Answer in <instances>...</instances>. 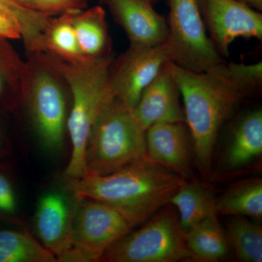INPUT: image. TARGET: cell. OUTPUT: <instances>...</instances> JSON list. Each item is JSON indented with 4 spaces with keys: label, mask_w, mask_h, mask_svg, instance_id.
Returning <instances> with one entry per match:
<instances>
[{
    "label": "cell",
    "mask_w": 262,
    "mask_h": 262,
    "mask_svg": "<svg viewBox=\"0 0 262 262\" xmlns=\"http://www.w3.org/2000/svg\"><path fill=\"white\" fill-rule=\"evenodd\" d=\"M168 5L166 42L171 61L198 72L223 62L207 34L199 0H168Z\"/></svg>",
    "instance_id": "cell-7"
},
{
    "label": "cell",
    "mask_w": 262,
    "mask_h": 262,
    "mask_svg": "<svg viewBox=\"0 0 262 262\" xmlns=\"http://www.w3.org/2000/svg\"><path fill=\"white\" fill-rule=\"evenodd\" d=\"M242 1H244V2H245V3H248V0H242ZM248 5H249V4H248Z\"/></svg>",
    "instance_id": "cell-32"
},
{
    "label": "cell",
    "mask_w": 262,
    "mask_h": 262,
    "mask_svg": "<svg viewBox=\"0 0 262 262\" xmlns=\"http://www.w3.org/2000/svg\"><path fill=\"white\" fill-rule=\"evenodd\" d=\"M210 38L222 57L238 38L262 39V14L242 0H199Z\"/></svg>",
    "instance_id": "cell-10"
},
{
    "label": "cell",
    "mask_w": 262,
    "mask_h": 262,
    "mask_svg": "<svg viewBox=\"0 0 262 262\" xmlns=\"http://www.w3.org/2000/svg\"><path fill=\"white\" fill-rule=\"evenodd\" d=\"M0 5L16 15L22 26V38L29 51L35 49L39 44L41 34L51 15L30 9L16 0H0Z\"/></svg>",
    "instance_id": "cell-23"
},
{
    "label": "cell",
    "mask_w": 262,
    "mask_h": 262,
    "mask_svg": "<svg viewBox=\"0 0 262 262\" xmlns=\"http://www.w3.org/2000/svg\"><path fill=\"white\" fill-rule=\"evenodd\" d=\"M262 154V110L256 108L237 120L231 133L225 155V165L237 170Z\"/></svg>",
    "instance_id": "cell-15"
},
{
    "label": "cell",
    "mask_w": 262,
    "mask_h": 262,
    "mask_svg": "<svg viewBox=\"0 0 262 262\" xmlns=\"http://www.w3.org/2000/svg\"><path fill=\"white\" fill-rule=\"evenodd\" d=\"M12 153L11 144L8 138L0 129V160H3L9 157Z\"/></svg>",
    "instance_id": "cell-28"
},
{
    "label": "cell",
    "mask_w": 262,
    "mask_h": 262,
    "mask_svg": "<svg viewBox=\"0 0 262 262\" xmlns=\"http://www.w3.org/2000/svg\"><path fill=\"white\" fill-rule=\"evenodd\" d=\"M219 214L262 219V179H250L234 184L216 199Z\"/></svg>",
    "instance_id": "cell-20"
},
{
    "label": "cell",
    "mask_w": 262,
    "mask_h": 262,
    "mask_svg": "<svg viewBox=\"0 0 262 262\" xmlns=\"http://www.w3.org/2000/svg\"><path fill=\"white\" fill-rule=\"evenodd\" d=\"M135 232L119 239L100 259L104 262H177L193 259L178 213L171 204Z\"/></svg>",
    "instance_id": "cell-5"
},
{
    "label": "cell",
    "mask_w": 262,
    "mask_h": 262,
    "mask_svg": "<svg viewBox=\"0 0 262 262\" xmlns=\"http://www.w3.org/2000/svg\"><path fill=\"white\" fill-rule=\"evenodd\" d=\"M22 26L16 15L0 5V39L22 38Z\"/></svg>",
    "instance_id": "cell-26"
},
{
    "label": "cell",
    "mask_w": 262,
    "mask_h": 262,
    "mask_svg": "<svg viewBox=\"0 0 262 262\" xmlns=\"http://www.w3.org/2000/svg\"><path fill=\"white\" fill-rule=\"evenodd\" d=\"M168 61L171 56L166 41L151 47L130 46L110 64V80L116 98L135 107L146 86Z\"/></svg>",
    "instance_id": "cell-9"
},
{
    "label": "cell",
    "mask_w": 262,
    "mask_h": 262,
    "mask_svg": "<svg viewBox=\"0 0 262 262\" xmlns=\"http://www.w3.org/2000/svg\"><path fill=\"white\" fill-rule=\"evenodd\" d=\"M185 180L146 157L113 173L85 174L67 181L66 184L75 198L94 200L111 206L134 228L170 204Z\"/></svg>",
    "instance_id": "cell-2"
},
{
    "label": "cell",
    "mask_w": 262,
    "mask_h": 262,
    "mask_svg": "<svg viewBox=\"0 0 262 262\" xmlns=\"http://www.w3.org/2000/svg\"><path fill=\"white\" fill-rule=\"evenodd\" d=\"M191 146L185 122H160L146 130L147 158L185 179L192 172Z\"/></svg>",
    "instance_id": "cell-14"
},
{
    "label": "cell",
    "mask_w": 262,
    "mask_h": 262,
    "mask_svg": "<svg viewBox=\"0 0 262 262\" xmlns=\"http://www.w3.org/2000/svg\"><path fill=\"white\" fill-rule=\"evenodd\" d=\"M76 198L72 222V244L90 261H100L103 253L132 230L122 213L105 203Z\"/></svg>",
    "instance_id": "cell-8"
},
{
    "label": "cell",
    "mask_w": 262,
    "mask_h": 262,
    "mask_svg": "<svg viewBox=\"0 0 262 262\" xmlns=\"http://www.w3.org/2000/svg\"><path fill=\"white\" fill-rule=\"evenodd\" d=\"M20 103L18 96L0 70V107L5 110H14Z\"/></svg>",
    "instance_id": "cell-27"
},
{
    "label": "cell",
    "mask_w": 262,
    "mask_h": 262,
    "mask_svg": "<svg viewBox=\"0 0 262 262\" xmlns=\"http://www.w3.org/2000/svg\"><path fill=\"white\" fill-rule=\"evenodd\" d=\"M16 1L20 3V5H24V6L27 7V8H30V9H33L31 0H16Z\"/></svg>",
    "instance_id": "cell-30"
},
{
    "label": "cell",
    "mask_w": 262,
    "mask_h": 262,
    "mask_svg": "<svg viewBox=\"0 0 262 262\" xmlns=\"http://www.w3.org/2000/svg\"><path fill=\"white\" fill-rule=\"evenodd\" d=\"M226 235L239 261H262V227L247 217L233 215L227 220Z\"/></svg>",
    "instance_id": "cell-22"
},
{
    "label": "cell",
    "mask_w": 262,
    "mask_h": 262,
    "mask_svg": "<svg viewBox=\"0 0 262 262\" xmlns=\"http://www.w3.org/2000/svg\"><path fill=\"white\" fill-rule=\"evenodd\" d=\"M134 47H151L166 41L167 20L148 0H101Z\"/></svg>",
    "instance_id": "cell-12"
},
{
    "label": "cell",
    "mask_w": 262,
    "mask_h": 262,
    "mask_svg": "<svg viewBox=\"0 0 262 262\" xmlns=\"http://www.w3.org/2000/svg\"><path fill=\"white\" fill-rule=\"evenodd\" d=\"M148 1L150 2V3H151V4L155 5V3H156L157 2L159 1V0H148Z\"/></svg>",
    "instance_id": "cell-31"
},
{
    "label": "cell",
    "mask_w": 262,
    "mask_h": 262,
    "mask_svg": "<svg viewBox=\"0 0 262 262\" xmlns=\"http://www.w3.org/2000/svg\"><path fill=\"white\" fill-rule=\"evenodd\" d=\"M146 157V130L133 108L115 98L91 130L86 147V174L106 175Z\"/></svg>",
    "instance_id": "cell-4"
},
{
    "label": "cell",
    "mask_w": 262,
    "mask_h": 262,
    "mask_svg": "<svg viewBox=\"0 0 262 262\" xmlns=\"http://www.w3.org/2000/svg\"><path fill=\"white\" fill-rule=\"evenodd\" d=\"M180 96L172 61L167 62L133 108L136 120L145 130L160 122H185Z\"/></svg>",
    "instance_id": "cell-11"
},
{
    "label": "cell",
    "mask_w": 262,
    "mask_h": 262,
    "mask_svg": "<svg viewBox=\"0 0 262 262\" xmlns=\"http://www.w3.org/2000/svg\"><path fill=\"white\" fill-rule=\"evenodd\" d=\"M172 70L184 101L196 166L206 177L222 125L239 103L261 89L262 63L224 61L198 72L172 62Z\"/></svg>",
    "instance_id": "cell-1"
},
{
    "label": "cell",
    "mask_w": 262,
    "mask_h": 262,
    "mask_svg": "<svg viewBox=\"0 0 262 262\" xmlns=\"http://www.w3.org/2000/svg\"><path fill=\"white\" fill-rule=\"evenodd\" d=\"M18 213V198L13 176L8 165L0 162V220L19 223Z\"/></svg>",
    "instance_id": "cell-24"
},
{
    "label": "cell",
    "mask_w": 262,
    "mask_h": 262,
    "mask_svg": "<svg viewBox=\"0 0 262 262\" xmlns=\"http://www.w3.org/2000/svg\"><path fill=\"white\" fill-rule=\"evenodd\" d=\"M72 22L82 53L89 58L111 56L106 12L101 6L72 12Z\"/></svg>",
    "instance_id": "cell-16"
},
{
    "label": "cell",
    "mask_w": 262,
    "mask_h": 262,
    "mask_svg": "<svg viewBox=\"0 0 262 262\" xmlns=\"http://www.w3.org/2000/svg\"><path fill=\"white\" fill-rule=\"evenodd\" d=\"M248 4L258 11L262 10V0H248Z\"/></svg>",
    "instance_id": "cell-29"
},
{
    "label": "cell",
    "mask_w": 262,
    "mask_h": 262,
    "mask_svg": "<svg viewBox=\"0 0 262 262\" xmlns=\"http://www.w3.org/2000/svg\"><path fill=\"white\" fill-rule=\"evenodd\" d=\"M59 75L33 54L27 63V77L21 102L28 107L33 126L42 146L61 149L67 125V102Z\"/></svg>",
    "instance_id": "cell-6"
},
{
    "label": "cell",
    "mask_w": 262,
    "mask_h": 262,
    "mask_svg": "<svg viewBox=\"0 0 262 262\" xmlns=\"http://www.w3.org/2000/svg\"><path fill=\"white\" fill-rule=\"evenodd\" d=\"M72 13L67 12L58 18H49L41 34L37 53H51L69 63L93 59L84 56L81 51L72 26Z\"/></svg>",
    "instance_id": "cell-19"
},
{
    "label": "cell",
    "mask_w": 262,
    "mask_h": 262,
    "mask_svg": "<svg viewBox=\"0 0 262 262\" xmlns=\"http://www.w3.org/2000/svg\"><path fill=\"white\" fill-rule=\"evenodd\" d=\"M75 208V204L72 205L66 194L58 191L46 193L38 202L34 229L41 244L56 256V260L73 246L72 222Z\"/></svg>",
    "instance_id": "cell-13"
},
{
    "label": "cell",
    "mask_w": 262,
    "mask_h": 262,
    "mask_svg": "<svg viewBox=\"0 0 262 262\" xmlns=\"http://www.w3.org/2000/svg\"><path fill=\"white\" fill-rule=\"evenodd\" d=\"M188 249L196 261H221L229 254V242L218 214L210 215L184 232Z\"/></svg>",
    "instance_id": "cell-17"
},
{
    "label": "cell",
    "mask_w": 262,
    "mask_h": 262,
    "mask_svg": "<svg viewBox=\"0 0 262 262\" xmlns=\"http://www.w3.org/2000/svg\"><path fill=\"white\" fill-rule=\"evenodd\" d=\"M56 261V256L27 231L0 229V262Z\"/></svg>",
    "instance_id": "cell-21"
},
{
    "label": "cell",
    "mask_w": 262,
    "mask_h": 262,
    "mask_svg": "<svg viewBox=\"0 0 262 262\" xmlns=\"http://www.w3.org/2000/svg\"><path fill=\"white\" fill-rule=\"evenodd\" d=\"M33 9L51 15L82 10L87 5V0H31Z\"/></svg>",
    "instance_id": "cell-25"
},
{
    "label": "cell",
    "mask_w": 262,
    "mask_h": 262,
    "mask_svg": "<svg viewBox=\"0 0 262 262\" xmlns=\"http://www.w3.org/2000/svg\"><path fill=\"white\" fill-rule=\"evenodd\" d=\"M170 204L177 210L184 232L207 217L217 213L216 199L213 193L198 182L185 180L170 200Z\"/></svg>",
    "instance_id": "cell-18"
},
{
    "label": "cell",
    "mask_w": 262,
    "mask_h": 262,
    "mask_svg": "<svg viewBox=\"0 0 262 262\" xmlns=\"http://www.w3.org/2000/svg\"><path fill=\"white\" fill-rule=\"evenodd\" d=\"M34 55L56 71L70 87L72 106L67 127L72 149L63 176L66 181L80 178L86 174V147L91 130L116 98L110 75L113 56L75 63L45 52Z\"/></svg>",
    "instance_id": "cell-3"
}]
</instances>
